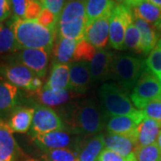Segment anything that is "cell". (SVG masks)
<instances>
[{
	"label": "cell",
	"mask_w": 161,
	"mask_h": 161,
	"mask_svg": "<svg viewBox=\"0 0 161 161\" xmlns=\"http://www.w3.org/2000/svg\"><path fill=\"white\" fill-rule=\"evenodd\" d=\"M132 11V14L155 27H160L161 7L147 0H125L123 3Z\"/></svg>",
	"instance_id": "4fadbf2b"
},
{
	"label": "cell",
	"mask_w": 161,
	"mask_h": 161,
	"mask_svg": "<svg viewBox=\"0 0 161 161\" xmlns=\"http://www.w3.org/2000/svg\"><path fill=\"white\" fill-rule=\"evenodd\" d=\"M114 54L110 51L98 49L90 64V71L92 80L99 81L106 79L112 69V64L114 61Z\"/></svg>",
	"instance_id": "9a60e30c"
},
{
	"label": "cell",
	"mask_w": 161,
	"mask_h": 161,
	"mask_svg": "<svg viewBox=\"0 0 161 161\" xmlns=\"http://www.w3.org/2000/svg\"><path fill=\"white\" fill-rule=\"evenodd\" d=\"M104 141L107 149L119 154L125 158H128L130 156L134 154L137 147L132 139L125 135L108 133V135L104 137Z\"/></svg>",
	"instance_id": "ac0fdd59"
},
{
	"label": "cell",
	"mask_w": 161,
	"mask_h": 161,
	"mask_svg": "<svg viewBox=\"0 0 161 161\" xmlns=\"http://www.w3.org/2000/svg\"><path fill=\"white\" fill-rule=\"evenodd\" d=\"M133 20V14L124 4H115L109 20L110 46L116 50L124 49L125 34L128 23Z\"/></svg>",
	"instance_id": "8992f818"
},
{
	"label": "cell",
	"mask_w": 161,
	"mask_h": 161,
	"mask_svg": "<svg viewBox=\"0 0 161 161\" xmlns=\"http://www.w3.org/2000/svg\"><path fill=\"white\" fill-rule=\"evenodd\" d=\"M95 53H96V48L84 38L77 42L75 53H74V57H73V61H76V62H80V61L89 62L90 61L91 62Z\"/></svg>",
	"instance_id": "4dcf8cb0"
},
{
	"label": "cell",
	"mask_w": 161,
	"mask_h": 161,
	"mask_svg": "<svg viewBox=\"0 0 161 161\" xmlns=\"http://www.w3.org/2000/svg\"><path fill=\"white\" fill-rule=\"evenodd\" d=\"M10 0H0V23H3L11 15Z\"/></svg>",
	"instance_id": "ab89813d"
},
{
	"label": "cell",
	"mask_w": 161,
	"mask_h": 161,
	"mask_svg": "<svg viewBox=\"0 0 161 161\" xmlns=\"http://www.w3.org/2000/svg\"><path fill=\"white\" fill-rule=\"evenodd\" d=\"M145 65L150 74L154 75L161 82V39L154 49L150 53V56L145 62Z\"/></svg>",
	"instance_id": "f1b7e54d"
},
{
	"label": "cell",
	"mask_w": 161,
	"mask_h": 161,
	"mask_svg": "<svg viewBox=\"0 0 161 161\" xmlns=\"http://www.w3.org/2000/svg\"><path fill=\"white\" fill-rule=\"evenodd\" d=\"M97 161H127V158L108 149H104L98 156Z\"/></svg>",
	"instance_id": "f35d334b"
},
{
	"label": "cell",
	"mask_w": 161,
	"mask_h": 161,
	"mask_svg": "<svg viewBox=\"0 0 161 161\" xmlns=\"http://www.w3.org/2000/svg\"><path fill=\"white\" fill-rule=\"evenodd\" d=\"M27 3L28 0H10V6L14 17L24 19Z\"/></svg>",
	"instance_id": "74e56055"
},
{
	"label": "cell",
	"mask_w": 161,
	"mask_h": 161,
	"mask_svg": "<svg viewBox=\"0 0 161 161\" xmlns=\"http://www.w3.org/2000/svg\"><path fill=\"white\" fill-rule=\"evenodd\" d=\"M42 158L45 161H80L79 156L70 149H55L44 150Z\"/></svg>",
	"instance_id": "1f68e13d"
},
{
	"label": "cell",
	"mask_w": 161,
	"mask_h": 161,
	"mask_svg": "<svg viewBox=\"0 0 161 161\" xmlns=\"http://www.w3.org/2000/svg\"><path fill=\"white\" fill-rule=\"evenodd\" d=\"M134 156L136 161H159L161 158L160 150L157 142L144 147H137Z\"/></svg>",
	"instance_id": "d6a6232c"
},
{
	"label": "cell",
	"mask_w": 161,
	"mask_h": 161,
	"mask_svg": "<svg viewBox=\"0 0 161 161\" xmlns=\"http://www.w3.org/2000/svg\"><path fill=\"white\" fill-rule=\"evenodd\" d=\"M63 122L54 110L47 106H38L33 115L31 132L32 137L55 131H62Z\"/></svg>",
	"instance_id": "9c48e42d"
},
{
	"label": "cell",
	"mask_w": 161,
	"mask_h": 161,
	"mask_svg": "<svg viewBox=\"0 0 161 161\" xmlns=\"http://www.w3.org/2000/svg\"><path fill=\"white\" fill-rule=\"evenodd\" d=\"M86 27L85 1L67 0L58 19V37L79 41L85 38Z\"/></svg>",
	"instance_id": "7a4b0ae2"
},
{
	"label": "cell",
	"mask_w": 161,
	"mask_h": 161,
	"mask_svg": "<svg viewBox=\"0 0 161 161\" xmlns=\"http://www.w3.org/2000/svg\"><path fill=\"white\" fill-rule=\"evenodd\" d=\"M160 128L159 125L155 120L145 117L137 128V147H144L155 143L156 140L158 137V134L160 132Z\"/></svg>",
	"instance_id": "7402d4cb"
},
{
	"label": "cell",
	"mask_w": 161,
	"mask_h": 161,
	"mask_svg": "<svg viewBox=\"0 0 161 161\" xmlns=\"http://www.w3.org/2000/svg\"><path fill=\"white\" fill-rule=\"evenodd\" d=\"M124 47L130 48L137 52H142L141 51V34L133 20L128 23L125 30Z\"/></svg>",
	"instance_id": "f546056e"
},
{
	"label": "cell",
	"mask_w": 161,
	"mask_h": 161,
	"mask_svg": "<svg viewBox=\"0 0 161 161\" xmlns=\"http://www.w3.org/2000/svg\"><path fill=\"white\" fill-rule=\"evenodd\" d=\"M0 75L13 85L30 92L32 80L37 76L31 70L18 62L0 65Z\"/></svg>",
	"instance_id": "8fae6325"
},
{
	"label": "cell",
	"mask_w": 161,
	"mask_h": 161,
	"mask_svg": "<svg viewBox=\"0 0 161 161\" xmlns=\"http://www.w3.org/2000/svg\"><path fill=\"white\" fill-rule=\"evenodd\" d=\"M159 161H161V158H160V160H159Z\"/></svg>",
	"instance_id": "7dc6e473"
},
{
	"label": "cell",
	"mask_w": 161,
	"mask_h": 161,
	"mask_svg": "<svg viewBox=\"0 0 161 161\" xmlns=\"http://www.w3.org/2000/svg\"><path fill=\"white\" fill-rule=\"evenodd\" d=\"M17 102V87L10 82L0 81V116L11 112Z\"/></svg>",
	"instance_id": "484cf974"
},
{
	"label": "cell",
	"mask_w": 161,
	"mask_h": 161,
	"mask_svg": "<svg viewBox=\"0 0 161 161\" xmlns=\"http://www.w3.org/2000/svg\"><path fill=\"white\" fill-rule=\"evenodd\" d=\"M44 7L40 0H28L24 19L36 21Z\"/></svg>",
	"instance_id": "d590c367"
},
{
	"label": "cell",
	"mask_w": 161,
	"mask_h": 161,
	"mask_svg": "<svg viewBox=\"0 0 161 161\" xmlns=\"http://www.w3.org/2000/svg\"><path fill=\"white\" fill-rule=\"evenodd\" d=\"M105 146L103 135H97L90 139L84 144L79 154L80 161H97L98 156L103 150Z\"/></svg>",
	"instance_id": "4316f807"
},
{
	"label": "cell",
	"mask_w": 161,
	"mask_h": 161,
	"mask_svg": "<svg viewBox=\"0 0 161 161\" xmlns=\"http://www.w3.org/2000/svg\"><path fill=\"white\" fill-rule=\"evenodd\" d=\"M145 118L142 110H137L131 115H119L109 117L107 123V130L111 134L125 135L131 138L137 145L138 125Z\"/></svg>",
	"instance_id": "ba28073f"
},
{
	"label": "cell",
	"mask_w": 161,
	"mask_h": 161,
	"mask_svg": "<svg viewBox=\"0 0 161 161\" xmlns=\"http://www.w3.org/2000/svg\"><path fill=\"white\" fill-rule=\"evenodd\" d=\"M160 99H161V94H160Z\"/></svg>",
	"instance_id": "bcb514c9"
},
{
	"label": "cell",
	"mask_w": 161,
	"mask_h": 161,
	"mask_svg": "<svg viewBox=\"0 0 161 161\" xmlns=\"http://www.w3.org/2000/svg\"><path fill=\"white\" fill-rule=\"evenodd\" d=\"M70 67L67 64L53 63L45 87L54 91L70 90Z\"/></svg>",
	"instance_id": "d6986e66"
},
{
	"label": "cell",
	"mask_w": 161,
	"mask_h": 161,
	"mask_svg": "<svg viewBox=\"0 0 161 161\" xmlns=\"http://www.w3.org/2000/svg\"><path fill=\"white\" fill-rule=\"evenodd\" d=\"M144 62L140 58L124 55L114 58L111 74L125 92H129L136 85L143 73Z\"/></svg>",
	"instance_id": "5b68a950"
},
{
	"label": "cell",
	"mask_w": 161,
	"mask_h": 161,
	"mask_svg": "<svg viewBox=\"0 0 161 161\" xmlns=\"http://www.w3.org/2000/svg\"><path fill=\"white\" fill-rule=\"evenodd\" d=\"M133 21L141 34V51L149 54L158 44V37L150 23L133 15Z\"/></svg>",
	"instance_id": "44dd1931"
},
{
	"label": "cell",
	"mask_w": 161,
	"mask_h": 161,
	"mask_svg": "<svg viewBox=\"0 0 161 161\" xmlns=\"http://www.w3.org/2000/svg\"><path fill=\"white\" fill-rule=\"evenodd\" d=\"M157 144H158V149H159V150H160V153H161V132H159V134H158Z\"/></svg>",
	"instance_id": "b9f144b4"
},
{
	"label": "cell",
	"mask_w": 161,
	"mask_h": 161,
	"mask_svg": "<svg viewBox=\"0 0 161 161\" xmlns=\"http://www.w3.org/2000/svg\"><path fill=\"white\" fill-rule=\"evenodd\" d=\"M160 27H161V24H160Z\"/></svg>",
	"instance_id": "c3c4849f"
},
{
	"label": "cell",
	"mask_w": 161,
	"mask_h": 161,
	"mask_svg": "<svg viewBox=\"0 0 161 161\" xmlns=\"http://www.w3.org/2000/svg\"><path fill=\"white\" fill-rule=\"evenodd\" d=\"M19 148L8 124L0 119V161H14Z\"/></svg>",
	"instance_id": "2e32d148"
},
{
	"label": "cell",
	"mask_w": 161,
	"mask_h": 161,
	"mask_svg": "<svg viewBox=\"0 0 161 161\" xmlns=\"http://www.w3.org/2000/svg\"><path fill=\"white\" fill-rule=\"evenodd\" d=\"M33 141L44 150L64 149L72 143V136L64 131H55L33 136Z\"/></svg>",
	"instance_id": "e0dca14e"
},
{
	"label": "cell",
	"mask_w": 161,
	"mask_h": 161,
	"mask_svg": "<svg viewBox=\"0 0 161 161\" xmlns=\"http://www.w3.org/2000/svg\"><path fill=\"white\" fill-rule=\"evenodd\" d=\"M50 51L47 49L25 48L17 54V62L31 70L40 78L44 77L47 71Z\"/></svg>",
	"instance_id": "30bf717a"
},
{
	"label": "cell",
	"mask_w": 161,
	"mask_h": 161,
	"mask_svg": "<svg viewBox=\"0 0 161 161\" xmlns=\"http://www.w3.org/2000/svg\"><path fill=\"white\" fill-rule=\"evenodd\" d=\"M38 23L43 25L44 27H47L48 29L58 31V18H57L51 12L47 10V8H43L40 13V16L36 20Z\"/></svg>",
	"instance_id": "e575fe53"
},
{
	"label": "cell",
	"mask_w": 161,
	"mask_h": 161,
	"mask_svg": "<svg viewBox=\"0 0 161 161\" xmlns=\"http://www.w3.org/2000/svg\"><path fill=\"white\" fill-rule=\"evenodd\" d=\"M160 94L161 82L148 70H145L133 88L131 99L133 105L142 110L150 101L160 98Z\"/></svg>",
	"instance_id": "52a82bcc"
},
{
	"label": "cell",
	"mask_w": 161,
	"mask_h": 161,
	"mask_svg": "<svg viewBox=\"0 0 161 161\" xmlns=\"http://www.w3.org/2000/svg\"><path fill=\"white\" fill-rule=\"evenodd\" d=\"M116 2H118V4H123L125 2V0H115Z\"/></svg>",
	"instance_id": "ee69618b"
},
{
	"label": "cell",
	"mask_w": 161,
	"mask_h": 161,
	"mask_svg": "<svg viewBox=\"0 0 161 161\" xmlns=\"http://www.w3.org/2000/svg\"><path fill=\"white\" fill-rule=\"evenodd\" d=\"M98 94L108 117L131 115L137 111L125 92L114 83L103 84L98 91Z\"/></svg>",
	"instance_id": "277c9868"
},
{
	"label": "cell",
	"mask_w": 161,
	"mask_h": 161,
	"mask_svg": "<svg viewBox=\"0 0 161 161\" xmlns=\"http://www.w3.org/2000/svg\"><path fill=\"white\" fill-rule=\"evenodd\" d=\"M18 50L11 20L6 23H0V56Z\"/></svg>",
	"instance_id": "83f0119b"
},
{
	"label": "cell",
	"mask_w": 161,
	"mask_h": 161,
	"mask_svg": "<svg viewBox=\"0 0 161 161\" xmlns=\"http://www.w3.org/2000/svg\"><path fill=\"white\" fill-rule=\"evenodd\" d=\"M127 161H136V158H135V156L134 154L131 155L128 158H127Z\"/></svg>",
	"instance_id": "7bdbcfd3"
},
{
	"label": "cell",
	"mask_w": 161,
	"mask_h": 161,
	"mask_svg": "<svg viewBox=\"0 0 161 161\" xmlns=\"http://www.w3.org/2000/svg\"><path fill=\"white\" fill-rule=\"evenodd\" d=\"M24 161H38V160H35V159H32V158H29V159H26V160Z\"/></svg>",
	"instance_id": "f6af8a7d"
},
{
	"label": "cell",
	"mask_w": 161,
	"mask_h": 161,
	"mask_svg": "<svg viewBox=\"0 0 161 161\" xmlns=\"http://www.w3.org/2000/svg\"><path fill=\"white\" fill-rule=\"evenodd\" d=\"M11 22L18 50L35 48L51 51L58 31L44 27L33 20L20 19L13 16Z\"/></svg>",
	"instance_id": "6da1fadb"
},
{
	"label": "cell",
	"mask_w": 161,
	"mask_h": 161,
	"mask_svg": "<svg viewBox=\"0 0 161 161\" xmlns=\"http://www.w3.org/2000/svg\"><path fill=\"white\" fill-rule=\"evenodd\" d=\"M104 116L97 104L86 100L73 108L68 124L73 132L82 134H96L104 127Z\"/></svg>",
	"instance_id": "3957f363"
},
{
	"label": "cell",
	"mask_w": 161,
	"mask_h": 161,
	"mask_svg": "<svg viewBox=\"0 0 161 161\" xmlns=\"http://www.w3.org/2000/svg\"><path fill=\"white\" fill-rule=\"evenodd\" d=\"M70 65V90L75 92L83 93L92 83L90 64L84 62H75Z\"/></svg>",
	"instance_id": "5bb4252c"
},
{
	"label": "cell",
	"mask_w": 161,
	"mask_h": 161,
	"mask_svg": "<svg viewBox=\"0 0 161 161\" xmlns=\"http://www.w3.org/2000/svg\"><path fill=\"white\" fill-rule=\"evenodd\" d=\"M37 98L40 102L47 107H57L59 105L65 103L75 95L68 92L67 90L64 91H54L42 87L40 90L35 92Z\"/></svg>",
	"instance_id": "d4e9b609"
},
{
	"label": "cell",
	"mask_w": 161,
	"mask_h": 161,
	"mask_svg": "<svg viewBox=\"0 0 161 161\" xmlns=\"http://www.w3.org/2000/svg\"><path fill=\"white\" fill-rule=\"evenodd\" d=\"M87 26L106 14L112 12L116 4L114 0H84Z\"/></svg>",
	"instance_id": "cb8c5ba5"
},
{
	"label": "cell",
	"mask_w": 161,
	"mask_h": 161,
	"mask_svg": "<svg viewBox=\"0 0 161 161\" xmlns=\"http://www.w3.org/2000/svg\"><path fill=\"white\" fill-rule=\"evenodd\" d=\"M77 42V40L58 37V41L52 48L54 58L53 63L68 64L69 62L73 61V57Z\"/></svg>",
	"instance_id": "603a6c76"
},
{
	"label": "cell",
	"mask_w": 161,
	"mask_h": 161,
	"mask_svg": "<svg viewBox=\"0 0 161 161\" xmlns=\"http://www.w3.org/2000/svg\"><path fill=\"white\" fill-rule=\"evenodd\" d=\"M111 12L98 18L86 27L85 40L95 48L102 49L109 40V20Z\"/></svg>",
	"instance_id": "7c38bea8"
},
{
	"label": "cell",
	"mask_w": 161,
	"mask_h": 161,
	"mask_svg": "<svg viewBox=\"0 0 161 161\" xmlns=\"http://www.w3.org/2000/svg\"><path fill=\"white\" fill-rule=\"evenodd\" d=\"M35 109L31 108H18L13 110L8 125L14 132L25 133L32 124Z\"/></svg>",
	"instance_id": "ffe728a7"
},
{
	"label": "cell",
	"mask_w": 161,
	"mask_h": 161,
	"mask_svg": "<svg viewBox=\"0 0 161 161\" xmlns=\"http://www.w3.org/2000/svg\"><path fill=\"white\" fill-rule=\"evenodd\" d=\"M44 8L51 12L52 14L59 19L61 12L63 10L65 0H40Z\"/></svg>",
	"instance_id": "8d00e7d4"
},
{
	"label": "cell",
	"mask_w": 161,
	"mask_h": 161,
	"mask_svg": "<svg viewBox=\"0 0 161 161\" xmlns=\"http://www.w3.org/2000/svg\"><path fill=\"white\" fill-rule=\"evenodd\" d=\"M147 1H149L150 3H152L153 5L158 6V7H161V0H147Z\"/></svg>",
	"instance_id": "60d3db41"
},
{
	"label": "cell",
	"mask_w": 161,
	"mask_h": 161,
	"mask_svg": "<svg viewBox=\"0 0 161 161\" xmlns=\"http://www.w3.org/2000/svg\"><path fill=\"white\" fill-rule=\"evenodd\" d=\"M145 117L155 120L161 127V99H155L150 101L142 108Z\"/></svg>",
	"instance_id": "836d02e7"
}]
</instances>
